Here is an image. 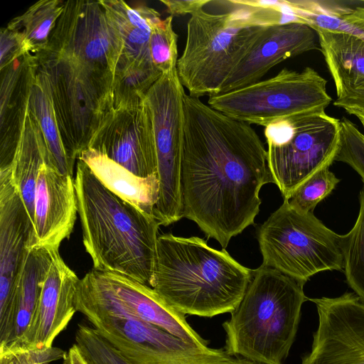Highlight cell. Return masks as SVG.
<instances>
[{"instance_id":"obj_35","label":"cell","mask_w":364,"mask_h":364,"mask_svg":"<svg viewBox=\"0 0 364 364\" xmlns=\"http://www.w3.org/2000/svg\"><path fill=\"white\" fill-rule=\"evenodd\" d=\"M171 16L192 14L203 8L209 0H161Z\"/></svg>"},{"instance_id":"obj_21","label":"cell","mask_w":364,"mask_h":364,"mask_svg":"<svg viewBox=\"0 0 364 364\" xmlns=\"http://www.w3.org/2000/svg\"><path fill=\"white\" fill-rule=\"evenodd\" d=\"M99 3L118 52L114 73L132 67H154L149 38L153 23L161 18L159 13L144 5L132 8L122 0H100Z\"/></svg>"},{"instance_id":"obj_33","label":"cell","mask_w":364,"mask_h":364,"mask_svg":"<svg viewBox=\"0 0 364 364\" xmlns=\"http://www.w3.org/2000/svg\"><path fill=\"white\" fill-rule=\"evenodd\" d=\"M29 49L23 36L6 26L0 32V69L28 53Z\"/></svg>"},{"instance_id":"obj_29","label":"cell","mask_w":364,"mask_h":364,"mask_svg":"<svg viewBox=\"0 0 364 364\" xmlns=\"http://www.w3.org/2000/svg\"><path fill=\"white\" fill-rule=\"evenodd\" d=\"M178 36L173 28V16L159 18L151 26L149 52L151 62L161 74L176 69Z\"/></svg>"},{"instance_id":"obj_19","label":"cell","mask_w":364,"mask_h":364,"mask_svg":"<svg viewBox=\"0 0 364 364\" xmlns=\"http://www.w3.org/2000/svg\"><path fill=\"white\" fill-rule=\"evenodd\" d=\"M315 31L336 87L333 105L364 109V41L350 33Z\"/></svg>"},{"instance_id":"obj_23","label":"cell","mask_w":364,"mask_h":364,"mask_svg":"<svg viewBox=\"0 0 364 364\" xmlns=\"http://www.w3.org/2000/svg\"><path fill=\"white\" fill-rule=\"evenodd\" d=\"M77 159L84 161L112 192L142 211L154 215L159 192L158 176L139 177L90 148L82 151Z\"/></svg>"},{"instance_id":"obj_34","label":"cell","mask_w":364,"mask_h":364,"mask_svg":"<svg viewBox=\"0 0 364 364\" xmlns=\"http://www.w3.org/2000/svg\"><path fill=\"white\" fill-rule=\"evenodd\" d=\"M50 348L46 350H25L16 347L0 348V364H36L47 354Z\"/></svg>"},{"instance_id":"obj_4","label":"cell","mask_w":364,"mask_h":364,"mask_svg":"<svg viewBox=\"0 0 364 364\" xmlns=\"http://www.w3.org/2000/svg\"><path fill=\"white\" fill-rule=\"evenodd\" d=\"M274 23L272 10L254 0H209L192 14L176 67L188 95L220 94L237 65Z\"/></svg>"},{"instance_id":"obj_37","label":"cell","mask_w":364,"mask_h":364,"mask_svg":"<svg viewBox=\"0 0 364 364\" xmlns=\"http://www.w3.org/2000/svg\"><path fill=\"white\" fill-rule=\"evenodd\" d=\"M346 112L358 118L364 128V109L353 108L347 109Z\"/></svg>"},{"instance_id":"obj_1","label":"cell","mask_w":364,"mask_h":364,"mask_svg":"<svg viewBox=\"0 0 364 364\" xmlns=\"http://www.w3.org/2000/svg\"><path fill=\"white\" fill-rule=\"evenodd\" d=\"M183 217L223 249L255 224L261 188L273 183L267 151L250 124L185 93Z\"/></svg>"},{"instance_id":"obj_25","label":"cell","mask_w":364,"mask_h":364,"mask_svg":"<svg viewBox=\"0 0 364 364\" xmlns=\"http://www.w3.org/2000/svg\"><path fill=\"white\" fill-rule=\"evenodd\" d=\"M29 109L40 127L52 167L63 175L73 176L74 163L63 142L48 79L38 65L31 90Z\"/></svg>"},{"instance_id":"obj_32","label":"cell","mask_w":364,"mask_h":364,"mask_svg":"<svg viewBox=\"0 0 364 364\" xmlns=\"http://www.w3.org/2000/svg\"><path fill=\"white\" fill-rule=\"evenodd\" d=\"M335 161L347 164L364 183V134L350 120H341L340 144Z\"/></svg>"},{"instance_id":"obj_30","label":"cell","mask_w":364,"mask_h":364,"mask_svg":"<svg viewBox=\"0 0 364 364\" xmlns=\"http://www.w3.org/2000/svg\"><path fill=\"white\" fill-rule=\"evenodd\" d=\"M340 180L324 168L304 181L288 200L289 204L304 212H314L316 206L336 188Z\"/></svg>"},{"instance_id":"obj_3","label":"cell","mask_w":364,"mask_h":364,"mask_svg":"<svg viewBox=\"0 0 364 364\" xmlns=\"http://www.w3.org/2000/svg\"><path fill=\"white\" fill-rule=\"evenodd\" d=\"M253 272L202 238L164 233L157 239L151 287L179 313L211 318L235 310Z\"/></svg>"},{"instance_id":"obj_2","label":"cell","mask_w":364,"mask_h":364,"mask_svg":"<svg viewBox=\"0 0 364 364\" xmlns=\"http://www.w3.org/2000/svg\"><path fill=\"white\" fill-rule=\"evenodd\" d=\"M74 183L82 242L93 268L151 287L161 224L108 189L79 160Z\"/></svg>"},{"instance_id":"obj_18","label":"cell","mask_w":364,"mask_h":364,"mask_svg":"<svg viewBox=\"0 0 364 364\" xmlns=\"http://www.w3.org/2000/svg\"><path fill=\"white\" fill-rule=\"evenodd\" d=\"M37 63L26 54L1 70L0 171L10 168L29 109Z\"/></svg>"},{"instance_id":"obj_10","label":"cell","mask_w":364,"mask_h":364,"mask_svg":"<svg viewBox=\"0 0 364 364\" xmlns=\"http://www.w3.org/2000/svg\"><path fill=\"white\" fill-rule=\"evenodd\" d=\"M185 93L176 69L161 74L146 94L152 117L159 181L154 215L164 226L183 218L181 177Z\"/></svg>"},{"instance_id":"obj_13","label":"cell","mask_w":364,"mask_h":364,"mask_svg":"<svg viewBox=\"0 0 364 364\" xmlns=\"http://www.w3.org/2000/svg\"><path fill=\"white\" fill-rule=\"evenodd\" d=\"M309 300L318 323L301 364H364V301L354 292Z\"/></svg>"},{"instance_id":"obj_20","label":"cell","mask_w":364,"mask_h":364,"mask_svg":"<svg viewBox=\"0 0 364 364\" xmlns=\"http://www.w3.org/2000/svg\"><path fill=\"white\" fill-rule=\"evenodd\" d=\"M55 250L41 247L29 250L11 299L0 311V348L16 345L26 331Z\"/></svg>"},{"instance_id":"obj_5","label":"cell","mask_w":364,"mask_h":364,"mask_svg":"<svg viewBox=\"0 0 364 364\" xmlns=\"http://www.w3.org/2000/svg\"><path fill=\"white\" fill-rule=\"evenodd\" d=\"M304 285L270 267L254 269L240 303L222 324L228 353L257 364H284L309 300Z\"/></svg>"},{"instance_id":"obj_31","label":"cell","mask_w":364,"mask_h":364,"mask_svg":"<svg viewBox=\"0 0 364 364\" xmlns=\"http://www.w3.org/2000/svg\"><path fill=\"white\" fill-rule=\"evenodd\" d=\"M75 340L88 364H131L90 325L78 323Z\"/></svg>"},{"instance_id":"obj_15","label":"cell","mask_w":364,"mask_h":364,"mask_svg":"<svg viewBox=\"0 0 364 364\" xmlns=\"http://www.w3.org/2000/svg\"><path fill=\"white\" fill-rule=\"evenodd\" d=\"M33 242V223L11 168L0 171V311L11 299Z\"/></svg>"},{"instance_id":"obj_22","label":"cell","mask_w":364,"mask_h":364,"mask_svg":"<svg viewBox=\"0 0 364 364\" xmlns=\"http://www.w3.org/2000/svg\"><path fill=\"white\" fill-rule=\"evenodd\" d=\"M101 272L114 293L141 319L188 343L202 348L208 346L209 341L191 327L186 315L168 305L151 287L122 274Z\"/></svg>"},{"instance_id":"obj_27","label":"cell","mask_w":364,"mask_h":364,"mask_svg":"<svg viewBox=\"0 0 364 364\" xmlns=\"http://www.w3.org/2000/svg\"><path fill=\"white\" fill-rule=\"evenodd\" d=\"M360 209L352 229L341 235L343 273L353 292L364 301V185L359 193Z\"/></svg>"},{"instance_id":"obj_8","label":"cell","mask_w":364,"mask_h":364,"mask_svg":"<svg viewBox=\"0 0 364 364\" xmlns=\"http://www.w3.org/2000/svg\"><path fill=\"white\" fill-rule=\"evenodd\" d=\"M264 136L273 183L289 200L304 181L335 161L341 120L326 112L294 115L268 124Z\"/></svg>"},{"instance_id":"obj_26","label":"cell","mask_w":364,"mask_h":364,"mask_svg":"<svg viewBox=\"0 0 364 364\" xmlns=\"http://www.w3.org/2000/svg\"><path fill=\"white\" fill-rule=\"evenodd\" d=\"M65 6V1L41 0L14 18L7 26L17 31L25 40L31 53L44 50L50 36Z\"/></svg>"},{"instance_id":"obj_14","label":"cell","mask_w":364,"mask_h":364,"mask_svg":"<svg viewBox=\"0 0 364 364\" xmlns=\"http://www.w3.org/2000/svg\"><path fill=\"white\" fill-rule=\"evenodd\" d=\"M80 279L54 251L31 321L14 346L25 350H46L68 325L77 309L75 298ZM7 348V347H6Z\"/></svg>"},{"instance_id":"obj_17","label":"cell","mask_w":364,"mask_h":364,"mask_svg":"<svg viewBox=\"0 0 364 364\" xmlns=\"http://www.w3.org/2000/svg\"><path fill=\"white\" fill-rule=\"evenodd\" d=\"M33 211V247L59 250L70 237L78 213L73 176L44 164L37 179Z\"/></svg>"},{"instance_id":"obj_36","label":"cell","mask_w":364,"mask_h":364,"mask_svg":"<svg viewBox=\"0 0 364 364\" xmlns=\"http://www.w3.org/2000/svg\"><path fill=\"white\" fill-rule=\"evenodd\" d=\"M63 364H88L76 343H74L63 359Z\"/></svg>"},{"instance_id":"obj_9","label":"cell","mask_w":364,"mask_h":364,"mask_svg":"<svg viewBox=\"0 0 364 364\" xmlns=\"http://www.w3.org/2000/svg\"><path fill=\"white\" fill-rule=\"evenodd\" d=\"M326 85L312 68H284L267 80L210 96L208 103L237 120L265 127L280 119L325 112L332 102Z\"/></svg>"},{"instance_id":"obj_6","label":"cell","mask_w":364,"mask_h":364,"mask_svg":"<svg viewBox=\"0 0 364 364\" xmlns=\"http://www.w3.org/2000/svg\"><path fill=\"white\" fill-rule=\"evenodd\" d=\"M34 56L48 77L63 142L75 164L113 107V75L47 50Z\"/></svg>"},{"instance_id":"obj_11","label":"cell","mask_w":364,"mask_h":364,"mask_svg":"<svg viewBox=\"0 0 364 364\" xmlns=\"http://www.w3.org/2000/svg\"><path fill=\"white\" fill-rule=\"evenodd\" d=\"M45 50L107 75H113L118 60L117 46L99 1H65Z\"/></svg>"},{"instance_id":"obj_24","label":"cell","mask_w":364,"mask_h":364,"mask_svg":"<svg viewBox=\"0 0 364 364\" xmlns=\"http://www.w3.org/2000/svg\"><path fill=\"white\" fill-rule=\"evenodd\" d=\"M44 164L51 166L40 127L28 109L11 166V172L13 181L33 223L36 183L40 170Z\"/></svg>"},{"instance_id":"obj_16","label":"cell","mask_w":364,"mask_h":364,"mask_svg":"<svg viewBox=\"0 0 364 364\" xmlns=\"http://www.w3.org/2000/svg\"><path fill=\"white\" fill-rule=\"evenodd\" d=\"M314 50H321L318 36L309 26L291 21L267 26L235 68L220 93L258 82L282 61Z\"/></svg>"},{"instance_id":"obj_28","label":"cell","mask_w":364,"mask_h":364,"mask_svg":"<svg viewBox=\"0 0 364 364\" xmlns=\"http://www.w3.org/2000/svg\"><path fill=\"white\" fill-rule=\"evenodd\" d=\"M161 73L154 67H132L113 75V107L139 102L145 98Z\"/></svg>"},{"instance_id":"obj_7","label":"cell","mask_w":364,"mask_h":364,"mask_svg":"<svg viewBox=\"0 0 364 364\" xmlns=\"http://www.w3.org/2000/svg\"><path fill=\"white\" fill-rule=\"evenodd\" d=\"M257 237L262 265L303 284L318 272L343 270L341 235L288 200L259 226Z\"/></svg>"},{"instance_id":"obj_12","label":"cell","mask_w":364,"mask_h":364,"mask_svg":"<svg viewBox=\"0 0 364 364\" xmlns=\"http://www.w3.org/2000/svg\"><path fill=\"white\" fill-rule=\"evenodd\" d=\"M141 178L158 176L153 122L146 97L112 107L89 146Z\"/></svg>"}]
</instances>
